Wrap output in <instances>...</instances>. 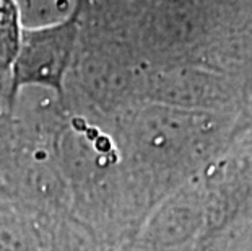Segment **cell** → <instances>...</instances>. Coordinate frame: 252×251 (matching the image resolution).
<instances>
[{"mask_svg":"<svg viewBox=\"0 0 252 251\" xmlns=\"http://www.w3.org/2000/svg\"><path fill=\"white\" fill-rule=\"evenodd\" d=\"M80 8L68 20L56 26L25 30L15 56L12 97L23 85H44L63 92V77L73 54L78 33Z\"/></svg>","mask_w":252,"mask_h":251,"instance_id":"6da1fadb","label":"cell"},{"mask_svg":"<svg viewBox=\"0 0 252 251\" xmlns=\"http://www.w3.org/2000/svg\"><path fill=\"white\" fill-rule=\"evenodd\" d=\"M15 8L10 0H0V67H7L18 51L15 33Z\"/></svg>","mask_w":252,"mask_h":251,"instance_id":"7a4b0ae2","label":"cell"}]
</instances>
